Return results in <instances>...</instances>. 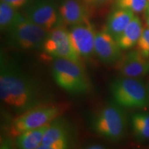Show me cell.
I'll list each match as a JSON object with an SVG mask.
<instances>
[{"label": "cell", "mask_w": 149, "mask_h": 149, "mask_svg": "<svg viewBox=\"0 0 149 149\" xmlns=\"http://www.w3.org/2000/svg\"><path fill=\"white\" fill-rule=\"evenodd\" d=\"M81 63L67 59L55 58L52 74L57 84L67 92L84 93L91 87L90 80Z\"/></svg>", "instance_id": "3"}, {"label": "cell", "mask_w": 149, "mask_h": 149, "mask_svg": "<svg viewBox=\"0 0 149 149\" xmlns=\"http://www.w3.org/2000/svg\"><path fill=\"white\" fill-rule=\"evenodd\" d=\"M113 0H97V3H100V4H102V3H109L111 2Z\"/></svg>", "instance_id": "24"}, {"label": "cell", "mask_w": 149, "mask_h": 149, "mask_svg": "<svg viewBox=\"0 0 149 149\" xmlns=\"http://www.w3.org/2000/svg\"><path fill=\"white\" fill-rule=\"evenodd\" d=\"M148 3V0H117L118 8L128 9L134 13H139L146 10Z\"/></svg>", "instance_id": "19"}, {"label": "cell", "mask_w": 149, "mask_h": 149, "mask_svg": "<svg viewBox=\"0 0 149 149\" xmlns=\"http://www.w3.org/2000/svg\"><path fill=\"white\" fill-rule=\"evenodd\" d=\"M88 148H91V149H100V148H104V147L102 145L100 144H92L90 145L89 147H87Z\"/></svg>", "instance_id": "22"}, {"label": "cell", "mask_w": 149, "mask_h": 149, "mask_svg": "<svg viewBox=\"0 0 149 149\" xmlns=\"http://www.w3.org/2000/svg\"><path fill=\"white\" fill-rule=\"evenodd\" d=\"M64 104H40L19 114L11 123L9 134L17 137L26 130L51 124L62 115Z\"/></svg>", "instance_id": "2"}, {"label": "cell", "mask_w": 149, "mask_h": 149, "mask_svg": "<svg viewBox=\"0 0 149 149\" xmlns=\"http://www.w3.org/2000/svg\"><path fill=\"white\" fill-rule=\"evenodd\" d=\"M148 101H149V84H148Z\"/></svg>", "instance_id": "26"}, {"label": "cell", "mask_w": 149, "mask_h": 149, "mask_svg": "<svg viewBox=\"0 0 149 149\" xmlns=\"http://www.w3.org/2000/svg\"><path fill=\"white\" fill-rule=\"evenodd\" d=\"M126 126L125 112L116 103L102 109L93 122V128L96 133L113 141L120 140L124 137Z\"/></svg>", "instance_id": "6"}, {"label": "cell", "mask_w": 149, "mask_h": 149, "mask_svg": "<svg viewBox=\"0 0 149 149\" xmlns=\"http://www.w3.org/2000/svg\"><path fill=\"white\" fill-rule=\"evenodd\" d=\"M143 27L139 18L134 17L124 32L117 39L119 45L122 50H128L137 44L143 32Z\"/></svg>", "instance_id": "15"}, {"label": "cell", "mask_w": 149, "mask_h": 149, "mask_svg": "<svg viewBox=\"0 0 149 149\" xmlns=\"http://www.w3.org/2000/svg\"><path fill=\"white\" fill-rule=\"evenodd\" d=\"M0 96L3 103L22 113L42 104L40 90L36 81L13 63L1 57Z\"/></svg>", "instance_id": "1"}, {"label": "cell", "mask_w": 149, "mask_h": 149, "mask_svg": "<svg viewBox=\"0 0 149 149\" xmlns=\"http://www.w3.org/2000/svg\"><path fill=\"white\" fill-rule=\"evenodd\" d=\"M58 9L63 25L72 26L88 21L86 8L79 0H64Z\"/></svg>", "instance_id": "13"}, {"label": "cell", "mask_w": 149, "mask_h": 149, "mask_svg": "<svg viewBox=\"0 0 149 149\" xmlns=\"http://www.w3.org/2000/svg\"><path fill=\"white\" fill-rule=\"evenodd\" d=\"M148 1H149V0H148Z\"/></svg>", "instance_id": "27"}, {"label": "cell", "mask_w": 149, "mask_h": 149, "mask_svg": "<svg viewBox=\"0 0 149 149\" xmlns=\"http://www.w3.org/2000/svg\"><path fill=\"white\" fill-rule=\"evenodd\" d=\"M25 17L48 31L63 25L59 9L51 0L33 1L27 6Z\"/></svg>", "instance_id": "8"}, {"label": "cell", "mask_w": 149, "mask_h": 149, "mask_svg": "<svg viewBox=\"0 0 149 149\" xmlns=\"http://www.w3.org/2000/svg\"><path fill=\"white\" fill-rule=\"evenodd\" d=\"M12 6L1 1L0 2V28L1 31H8L15 24L23 17Z\"/></svg>", "instance_id": "17"}, {"label": "cell", "mask_w": 149, "mask_h": 149, "mask_svg": "<svg viewBox=\"0 0 149 149\" xmlns=\"http://www.w3.org/2000/svg\"><path fill=\"white\" fill-rule=\"evenodd\" d=\"M42 48L48 55L55 58L67 59L80 63L81 57L72 45L69 31L63 25L49 31Z\"/></svg>", "instance_id": "7"}, {"label": "cell", "mask_w": 149, "mask_h": 149, "mask_svg": "<svg viewBox=\"0 0 149 149\" xmlns=\"http://www.w3.org/2000/svg\"><path fill=\"white\" fill-rule=\"evenodd\" d=\"M50 124L26 130L16 137V146L21 149H37L42 144Z\"/></svg>", "instance_id": "16"}, {"label": "cell", "mask_w": 149, "mask_h": 149, "mask_svg": "<svg viewBox=\"0 0 149 149\" xmlns=\"http://www.w3.org/2000/svg\"><path fill=\"white\" fill-rule=\"evenodd\" d=\"M137 46V50L145 57L149 58V27L143 31Z\"/></svg>", "instance_id": "20"}, {"label": "cell", "mask_w": 149, "mask_h": 149, "mask_svg": "<svg viewBox=\"0 0 149 149\" xmlns=\"http://www.w3.org/2000/svg\"><path fill=\"white\" fill-rule=\"evenodd\" d=\"M1 1H5L6 3H8L18 10L19 8H21L22 7L27 6L32 2L33 0H1Z\"/></svg>", "instance_id": "21"}, {"label": "cell", "mask_w": 149, "mask_h": 149, "mask_svg": "<svg viewBox=\"0 0 149 149\" xmlns=\"http://www.w3.org/2000/svg\"><path fill=\"white\" fill-rule=\"evenodd\" d=\"M69 133L63 121L56 119L50 124L39 149H65L68 147Z\"/></svg>", "instance_id": "12"}, {"label": "cell", "mask_w": 149, "mask_h": 149, "mask_svg": "<svg viewBox=\"0 0 149 149\" xmlns=\"http://www.w3.org/2000/svg\"><path fill=\"white\" fill-rule=\"evenodd\" d=\"M135 135L141 140H149V113H135L131 118Z\"/></svg>", "instance_id": "18"}, {"label": "cell", "mask_w": 149, "mask_h": 149, "mask_svg": "<svg viewBox=\"0 0 149 149\" xmlns=\"http://www.w3.org/2000/svg\"><path fill=\"white\" fill-rule=\"evenodd\" d=\"M122 50L116 39L107 31L97 33L95 53L102 61L107 64L117 63L122 56Z\"/></svg>", "instance_id": "11"}, {"label": "cell", "mask_w": 149, "mask_h": 149, "mask_svg": "<svg viewBox=\"0 0 149 149\" xmlns=\"http://www.w3.org/2000/svg\"><path fill=\"white\" fill-rule=\"evenodd\" d=\"M111 92L115 103L122 108L141 109L148 104V92L144 84L136 78H116L111 84Z\"/></svg>", "instance_id": "4"}, {"label": "cell", "mask_w": 149, "mask_h": 149, "mask_svg": "<svg viewBox=\"0 0 149 149\" xmlns=\"http://www.w3.org/2000/svg\"><path fill=\"white\" fill-rule=\"evenodd\" d=\"M7 32L8 41L14 47L30 51L43 47L49 31L24 16Z\"/></svg>", "instance_id": "5"}, {"label": "cell", "mask_w": 149, "mask_h": 149, "mask_svg": "<svg viewBox=\"0 0 149 149\" xmlns=\"http://www.w3.org/2000/svg\"><path fill=\"white\" fill-rule=\"evenodd\" d=\"M69 34L72 45L80 57L86 58L95 53L97 33L88 21L72 26Z\"/></svg>", "instance_id": "9"}, {"label": "cell", "mask_w": 149, "mask_h": 149, "mask_svg": "<svg viewBox=\"0 0 149 149\" xmlns=\"http://www.w3.org/2000/svg\"><path fill=\"white\" fill-rule=\"evenodd\" d=\"M146 21L147 25L149 27V3L148 7L146 9Z\"/></svg>", "instance_id": "23"}, {"label": "cell", "mask_w": 149, "mask_h": 149, "mask_svg": "<svg viewBox=\"0 0 149 149\" xmlns=\"http://www.w3.org/2000/svg\"><path fill=\"white\" fill-rule=\"evenodd\" d=\"M134 17L135 13L132 10L118 8L108 17L105 31L117 40Z\"/></svg>", "instance_id": "14"}, {"label": "cell", "mask_w": 149, "mask_h": 149, "mask_svg": "<svg viewBox=\"0 0 149 149\" xmlns=\"http://www.w3.org/2000/svg\"><path fill=\"white\" fill-rule=\"evenodd\" d=\"M86 1L90 3H97V0H86Z\"/></svg>", "instance_id": "25"}, {"label": "cell", "mask_w": 149, "mask_h": 149, "mask_svg": "<svg viewBox=\"0 0 149 149\" xmlns=\"http://www.w3.org/2000/svg\"><path fill=\"white\" fill-rule=\"evenodd\" d=\"M115 68L122 76L137 78L149 74V58L134 50L122 55Z\"/></svg>", "instance_id": "10"}]
</instances>
